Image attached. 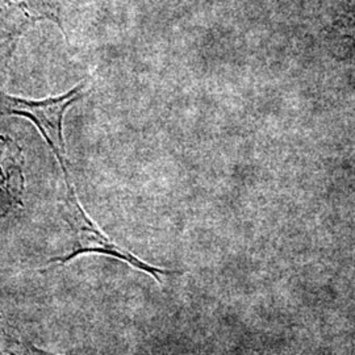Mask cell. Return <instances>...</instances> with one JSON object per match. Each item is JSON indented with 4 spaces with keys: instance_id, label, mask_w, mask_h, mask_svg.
I'll return each mask as SVG.
<instances>
[{
    "instance_id": "obj_3",
    "label": "cell",
    "mask_w": 355,
    "mask_h": 355,
    "mask_svg": "<svg viewBox=\"0 0 355 355\" xmlns=\"http://www.w3.org/2000/svg\"><path fill=\"white\" fill-rule=\"evenodd\" d=\"M40 21H53L64 31L58 0H0V73L19 38Z\"/></svg>"
},
{
    "instance_id": "obj_2",
    "label": "cell",
    "mask_w": 355,
    "mask_h": 355,
    "mask_svg": "<svg viewBox=\"0 0 355 355\" xmlns=\"http://www.w3.org/2000/svg\"><path fill=\"white\" fill-rule=\"evenodd\" d=\"M86 82L79 83L74 89L64 95L48 98L42 101H29L0 92V114L1 116H21L33 121L40 133L49 145L61 166L64 175H70L69 159L64 140V116L74 103L83 98Z\"/></svg>"
},
{
    "instance_id": "obj_1",
    "label": "cell",
    "mask_w": 355,
    "mask_h": 355,
    "mask_svg": "<svg viewBox=\"0 0 355 355\" xmlns=\"http://www.w3.org/2000/svg\"><path fill=\"white\" fill-rule=\"evenodd\" d=\"M66 182V192H64V205H62V215L64 221L70 227L74 239V246L70 253L64 254L62 257H57L53 262L57 263H67L73 261L78 255L85 253H99L110 255L124 261L130 266L136 267L144 272L150 274L157 282H161V275H171V271H167L159 267H154L142 262L140 258L123 249L121 246L116 245L110 237H107L101 229L98 228L92 220L89 218L80 203L76 198V190L71 182V175H64Z\"/></svg>"
},
{
    "instance_id": "obj_4",
    "label": "cell",
    "mask_w": 355,
    "mask_h": 355,
    "mask_svg": "<svg viewBox=\"0 0 355 355\" xmlns=\"http://www.w3.org/2000/svg\"><path fill=\"white\" fill-rule=\"evenodd\" d=\"M23 155L15 141L0 136V218L20 204L24 189Z\"/></svg>"
}]
</instances>
